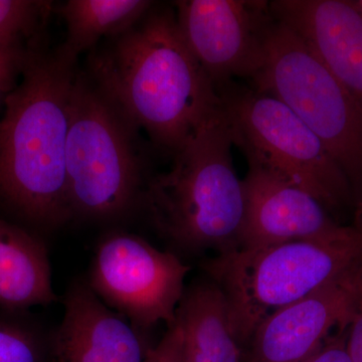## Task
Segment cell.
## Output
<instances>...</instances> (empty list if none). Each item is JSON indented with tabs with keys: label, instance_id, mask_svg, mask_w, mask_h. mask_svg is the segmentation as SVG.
<instances>
[{
	"label": "cell",
	"instance_id": "cell-1",
	"mask_svg": "<svg viewBox=\"0 0 362 362\" xmlns=\"http://www.w3.org/2000/svg\"><path fill=\"white\" fill-rule=\"evenodd\" d=\"M89 52L88 76L170 156L221 107L181 35L173 6L156 2L130 30Z\"/></svg>",
	"mask_w": 362,
	"mask_h": 362
},
{
	"label": "cell",
	"instance_id": "cell-2",
	"mask_svg": "<svg viewBox=\"0 0 362 362\" xmlns=\"http://www.w3.org/2000/svg\"><path fill=\"white\" fill-rule=\"evenodd\" d=\"M78 71L77 62L42 42L28 51L21 83L4 101L0 209L35 233L52 232L73 220L66 148Z\"/></svg>",
	"mask_w": 362,
	"mask_h": 362
},
{
	"label": "cell",
	"instance_id": "cell-3",
	"mask_svg": "<svg viewBox=\"0 0 362 362\" xmlns=\"http://www.w3.org/2000/svg\"><path fill=\"white\" fill-rule=\"evenodd\" d=\"M233 146L221 103L173 156L170 169L150 177L142 206L159 235L178 251L218 255L240 249L244 187Z\"/></svg>",
	"mask_w": 362,
	"mask_h": 362
},
{
	"label": "cell",
	"instance_id": "cell-4",
	"mask_svg": "<svg viewBox=\"0 0 362 362\" xmlns=\"http://www.w3.org/2000/svg\"><path fill=\"white\" fill-rule=\"evenodd\" d=\"M140 133L88 74L78 71L66 148L73 218L118 220L141 206L152 175Z\"/></svg>",
	"mask_w": 362,
	"mask_h": 362
},
{
	"label": "cell",
	"instance_id": "cell-5",
	"mask_svg": "<svg viewBox=\"0 0 362 362\" xmlns=\"http://www.w3.org/2000/svg\"><path fill=\"white\" fill-rule=\"evenodd\" d=\"M362 262V223L334 240L235 250L202 262L228 304L233 332L247 345L259 324Z\"/></svg>",
	"mask_w": 362,
	"mask_h": 362
},
{
	"label": "cell",
	"instance_id": "cell-6",
	"mask_svg": "<svg viewBox=\"0 0 362 362\" xmlns=\"http://www.w3.org/2000/svg\"><path fill=\"white\" fill-rule=\"evenodd\" d=\"M251 82L287 105L321 140L349 178L356 218L362 221V105L304 40L276 18Z\"/></svg>",
	"mask_w": 362,
	"mask_h": 362
},
{
	"label": "cell",
	"instance_id": "cell-7",
	"mask_svg": "<svg viewBox=\"0 0 362 362\" xmlns=\"http://www.w3.org/2000/svg\"><path fill=\"white\" fill-rule=\"evenodd\" d=\"M233 145L247 162L275 171L315 197L331 214L356 206L349 178L321 140L282 101L232 82L216 90Z\"/></svg>",
	"mask_w": 362,
	"mask_h": 362
},
{
	"label": "cell",
	"instance_id": "cell-8",
	"mask_svg": "<svg viewBox=\"0 0 362 362\" xmlns=\"http://www.w3.org/2000/svg\"><path fill=\"white\" fill-rule=\"evenodd\" d=\"M189 267L139 235L109 233L98 245L88 281L112 310L143 334L160 322H175Z\"/></svg>",
	"mask_w": 362,
	"mask_h": 362
},
{
	"label": "cell",
	"instance_id": "cell-9",
	"mask_svg": "<svg viewBox=\"0 0 362 362\" xmlns=\"http://www.w3.org/2000/svg\"><path fill=\"white\" fill-rule=\"evenodd\" d=\"M173 8L185 44L214 89L237 78H254L275 21L270 2L180 0Z\"/></svg>",
	"mask_w": 362,
	"mask_h": 362
},
{
	"label": "cell",
	"instance_id": "cell-10",
	"mask_svg": "<svg viewBox=\"0 0 362 362\" xmlns=\"http://www.w3.org/2000/svg\"><path fill=\"white\" fill-rule=\"evenodd\" d=\"M361 308L362 262L264 319L247 343L245 362H301Z\"/></svg>",
	"mask_w": 362,
	"mask_h": 362
},
{
	"label": "cell",
	"instance_id": "cell-11",
	"mask_svg": "<svg viewBox=\"0 0 362 362\" xmlns=\"http://www.w3.org/2000/svg\"><path fill=\"white\" fill-rule=\"evenodd\" d=\"M247 168L239 250L334 240L354 228L338 223L320 202L284 176L254 162Z\"/></svg>",
	"mask_w": 362,
	"mask_h": 362
},
{
	"label": "cell",
	"instance_id": "cell-12",
	"mask_svg": "<svg viewBox=\"0 0 362 362\" xmlns=\"http://www.w3.org/2000/svg\"><path fill=\"white\" fill-rule=\"evenodd\" d=\"M63 320L52 337V362H146L145 334L75 281L64 298Z\"/></svg>",
	"mask_w": 362,
	"mask_h": 362
},
{
	"label": "cell",
	"instance_id": "cell-13",
	"mask_svg": "<svg viewBox=\"0 0 362 362\" xmlns=\"http://www.w3.org/2000/svg\"><path fill=\"white\" fill-rule=\"evenodd\" d=\"M270 6L362 105V13L354 1L275 0Z\"/></svg>",
	"mask_w": 362,
	"mask_h": 362
},
{
	"label": "cell",
	"instance_id": "cell-14",
	"mask_svg": "<svg viewBox=\"0 0 362 362\" xmlns=\"http://www.w3.org/2000/svg\"><path fill=\"white\" fill-rule=\"evenodd\" d=\"M54 301L45 243L37 233L0 218V311L25 312Z\"/></svg>",
	"mask_w": 362,
	"mask_h": 362
},
{
	"label": "cell",
	"instance_id": "cell-15",
	"mask_svg": "<svg viewBox=\"0 0 362 362\" xmlns=\"http://www.w3.org/2000/svg\"><path fill=\"white\" fill-rule=\"evenodd\" d=\"M175 323L181 331L182 362L240 361L226 298L213 281L185 290Z\"/></svg>",
	"mask_w": 362,
	"mask_h": 362
},
{
	"label": "cell",
	"instance_id": "cell-16",
	"mask_svg": "<svg viewBox=\"0 0 362 362\" xmlns=\"http://www.w3.org/2000/svg\"><path fill=\"white\" fill-rule=\"evenodd\" d=\"M154 4L149 0H69L57 8L65 21L66 37L56 51L78 63L82 52L127 32Z\"/></svg>",
	"mask_w": 362,
	"mask_h": 362
},
{
	"label": "cell",
	"instance_id": "cell-17",
	"mask_svg": "<svg viewBox=\"0 0 362 362\" xmlns=\"http://www.w3.org/2000/svg\"><path fill=\"white\" fill-rule=\"evenodd\" d=\"M52 339H47L25 312H0V362H47Z\"/></svg>",
	"mask_w": 362,
	"mask_h": 362
},
{
	"label": "cell",
	"instance_id": "cell-18",
	"mask_svg": "<svg viewBox=\"0 0 362 362\" xmlns=\"http://www.w3.org/2000/svg\"><path fill=\"white\" fill-rule=\"evenodd\" d=\"M52 1L0 0V35L25 49L45 42Z\"/></svg>",
	"mask_w": 362,
	"mask_h": 362
},
{
	"label": "cell",
	"instance_id": "cell-19",
	"mask_svg": "<svg viewBox=\"0 0 362 362\" xmlns=\"http://www.w3.org/2000/svg\"><path fill=\"white\" fill-rule=\"evenodd\" d=\"M30 49L18 47L0 35V83L11 90L16 87Z\"/></svg>",
	"mask_w": 362,
	"mask_h": 362
},
{
	"label": "cell",
	"instance_id": "cell-20",
	"mask_svg": "<svg viewBox=\"0 0 362 362\" xmlns=\"http://www.w3.org/2000/svg\"><path fill=\"white\" fill-rule=\"evenodd\" d=\"M347 327L340 328L337 334L328 337L318 349L301 362H352L347 351Z\"/></svg>",
	"mask_w": 362,
	"mask_h": 362
},
{
	"label": "cell",
	"instance_id": "cell-21",
	"mask_svg": "<svg viewBox=\"0 0 362 362\" xmlns=\"http://www.w3.org/2000/svg\"><path fill=\"white\" fill-rule=\"evenodd\" d=\"M146 362H182L181 331L175 322L156 347L149 350Z\"/></svg>",
	"mask_w": 362,
	"mask_h": 362
},
{
	"label": "cell",
	"instance_id": "cell-22",
	"mask_svg": "<svg viewBox=\"0 0 362 362\" xmlns=\"http://www.w3.org/2000/svg\"><path fill=\"white\" fill-rule=\"evenodd\" d=\"M347 351L352 362H362V308L347 327Z\"/></svg>",
	"mask_w": 362,
	"mask_h": 362
},
{
	"label": "cell",
	"instance_id": "cell-23",
	"mask_svg": "<svg viewBox=\"0 0 362 362\" xmlns=\"http://www.w3.org/2000/svg\"><path fill=\"white\" fill-rule=\"evenodd\" d=\"M11 88L7 87V86L2 84L0 83V106L1 105H4V101H6L7 95L9 94V92H11Z\"/></svg>",
	"mask_w": 362,
	"mask_h": 362
},
{
	"label": "cell",
	"instance_id": "cell-24",
	"mask_svg": "<svg viewBox=\"0 0 362 362\" xmlns=\"http://www.w3.org/2000/svg\"><path fill=\"white\" fill-rule=\"evenodd\" d=\"M354 4L356 6V8L358 9V11L362 13V0H357V1H354Z\"/></svg>",
	"mask_w": 362,
	"mask_h": 362
}]
</instances>
